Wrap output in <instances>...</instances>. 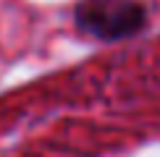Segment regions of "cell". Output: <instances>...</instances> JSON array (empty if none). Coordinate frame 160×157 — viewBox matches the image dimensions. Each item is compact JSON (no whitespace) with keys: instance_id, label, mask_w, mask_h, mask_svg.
<instances>
[{"instance_id":"1","label":"cell","mask_w":160,"mask_h":157,"mask_svg":"<svg viewBox=\"0 0 160 157\" xmlns=\"http://www.w3.org/2000/svg\"><path fill=\"white\" fill-rule=\"evenodd\" d=\"M147 18L144 0H82L76 5V26L105 42L134 37L147 26Z\"/></svg>"}]
</instances>
